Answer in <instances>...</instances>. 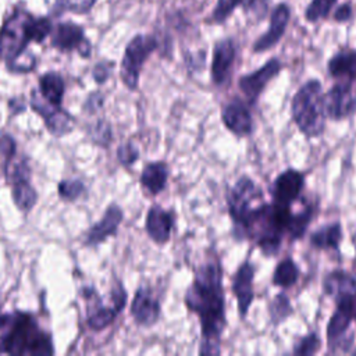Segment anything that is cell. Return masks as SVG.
<instances>
[{
	"label": "cell",
	"mask_w": 356,
	"mask_h": 356,
	"mask_svg": "<svg viewBox=\"0 0 356 356\" xmlns=\"http://www.w3.org/2000/svg\"><path fill=\"white\" fill-rule=\"evenodd\" d=\"M40 100L42 99L36 97L35 92H32L29 104L35 110V113L43 118L44 125L50 134L56 136H61V135H67L74 129V125H75L74 115H71L61 106L43 103Z\"/></svg>",
	"instance_id": "obj_10"
},
{
	"label": "cell",
	"mask_w": 356,
	"mask_h": 356,
	"mask_svg": "<svg viewBox=\"0 0 356 356\" xmlns=\"http://www.w3.org/2000/svg\"><path fill=\"white\" fill-rule=\"evenodd\" d=\"M227 199L229 216L238 228L250 211L261 203V192L250 178L242 177L231 188Z\"/></svg>",
	"instance_id": "obj_8"
},
{
	"label": "cell",
	"mask_w": 356,
	"mask_h": 356,
	"mask_svg": "<svg viewBox=\"0 0 356 356\" xmlns=\"http://www.w3.org/2000/svg\"><path fill=\"white\" fill-rule=\"evenodd\" d=\"M58 196L67 202H74L85 192V184L81 179H63L57 185Z\"/></svg>",
	"instance_id": "obj_31"
},
{
	"label": "cell",
	"mask_w": 356,
	"mask_h": 356,
	"mask_svg": "<svg viewBox=\"0 0 356 356\" xmlns=\"http://www.w3.org/2000/svg\"><path fill=\"white\" fill-rule=\"evenodd\" d=\"M54 28L51 15H35L26 7L14 4L0 24V61L13 74H28L36 67L29 43H43Z\"/></svg>",
	"instance_id": "obj_2"
},
{
	"label": "cell",
	"mask_w": 356,
	"mask_h": 356,
	"mask_svg": "<svg viewBox=\"0 0 356 356\" xmlns=\"http://www.w3.org/2000/svg\"><path fill=\"white\" fill-rule=\"evenodd\" d=\"M338 0H312L306 10H305V18L309 22H317L323 18H325Z\"/></svg>",
	"instance_id": "obj_29"
},
{
	"label": "cell",
	"mask_w": 356,
	"mask_h": 356,
	"mask_svg": "<svg viewBox=\"0 0 356 356\" xmlns=\"http://www.w3.org/2000/svg\"><path fill=\"white\" fill-rule=\"evenodd\" d=\"M289 313H291V305H289L286 296L278 295L270 306V314H271L273 320L280 321V320L285 318Z\"/></svg>",
	"instance_id": "obj_37"
},
{
	"label": "cell",
	"mask_w": 356,
	"mask_h": 356,
	"mask_svg": "<svg viewBox=\"0 0 356 356\" xmlns=\"http://www.w3.org/2000/svg\"><path fill=\"white\" fill-rule=\"evenodd\" d=\"M221 118L227 129L238 136H246L253 129L252 115L245 103L239 99H234L222 107Z\"/></svg>",
	"instance_id": "obj_19"
},
{
	"label": "cell",
	"mask_w": 356,
	"mask_h": 356,
	"mask_svg": "<svg viewBox=\"0 0 356 356\" xmlns=\"http://www.w3.org/2000/svg\"><path fill=\"white\" fill-rule=\"evenodd\" d=\"M89 135L92 142L102 147H107L113 138L111 127L106 120H97L89 129Z\"/></svg>",
	"instance_id": "obj_33"
},
{
	"label": "cell",
	"mask_w": 356,
	"mask_h": 356,
	"mask_svg": "<svg viewBox=\"0 0 356 356\" xmlns=\"http://www.w3.org/2000/svg\"><path fill=\"white\" fill-rule=\"evenodd\" d=\"M17 153V143L14 138L7 132H0V157L4 159V168L11 164Z\"/></svg>",
	"instance_id": "obj_34"
},
{
	"label": "cell",
	"mask_w": 356,
	"mask_h": 356,
	"mask_svg": "<svg viewBox=\"0 0 356 356\" xmlns=\"http://www.w3.org/2000/svg\"><path fill=\"white\" fill-rule=\"evenodd\" d=\"M289 19H291L289 6L286 3H278L270 15L268 29L253 43V51L261 53L274 47L285 33Z\"/></svg>",
	"instance_id": "obj_12"
},
{
	"label": "cell",
	"mask_w": 356,
	"mask_h": 356,
	"mask_svg": "<svg viewBox=\"0 0 356 356\" xmlns=\"http://www.w3.org/2000/svg\"><path fill=\"white\" fill-rule=\"evenodd\" d=\"M305 178L303 174L296 170H286L282 174H280L274 182L273 195L274 202L280 204L291 206L293 200H296L303 189Z\"/></svg>",
	"instance_id": "obj_20"
},
{
	"label": "cell",
	"mask_w": 356,
	"mask_h": 356,
	"mask_svg": "<svg viewBox=\"0 0 356 356\" xmlns=\"http://www.w3.org/2000/svg\"><path fill=\"white\" fill-rule=\"evenodd\" d=\"M325 114L332 120H341L356 110V83L339 79L324 96Z\"/></svg>",
	"instance_id": "obj_9"
},
{
	"label": "cell",
	"mask_w": 356,
	"mask_h": 356,
	"mask_svg": "<svg viewBox=\"0 0 356 356\" xmlns=\"http://www.w3.org/2000/svg\"><path fill=\"white\" fill-rule=\"evenodd\" d=\"M291 110L298 128L305 135L318 136L324 129L325 121L321 83L317 79H310L300 86L292 99Z\"/></svg>",
	"instance_id": "obj_4"
},
{
	"label": "cell",
	"mask_w": 356,
	"mask_h": 356,
	"mask_svg": "<svg viewBox=\"0 0 356 356\" xmlns=\"http://www.w3.org/2000/svg\"><path fill=\"white\" fill-rule=\"evenodd\" d=\"M342 238L341 225L338 222H332L330 225H325L320 229H317L312 238L310 242L314 248L320 249H337Z\"/></svg>",
	"instance_id": "obj_27"
},
{
	"label": "cell",
	"mask_w": 356,
	"mask_h": 356,
	"mask_svg": "<svg viewBox=\"0 0 356 356\" xmlns=\"http://www.w3.org/2000/svg\"><path fill=\"white\" fill-rule=\"evenodd\" d=\"M352 15H353V10L349 3H343L334 10V21L337 22H346L352 18Z\"/></svg>",
	"instance_id": "obj_40"
},
{
	"label": "cell",
	"mask_w": 356,
	"mask_h": 356,
	"mask_svg": "<svg viewBox=\"0 0 356 356\" xmlns=\"http://www.w3.org/2000/svg\"><path fill=\"white\" fill-rule=\"evenodd\" d=\"M299 271L296 264L293 263L292 259H284L275 268L274 271V277L273 281L275 285L282 286V288H288L291 285H293L298 280Z\"/></svg>",
	"instance_id": "obj_28"
},
{
	"label": "cell",
	"mask_w": 356,
	"mask_h": 356,
	"mask_svg": "<svg viewBox=\"0 0 356 356\" xmlns=\"http://www.w3.org/2000/svg\"><path fill=\"white\" fill-rule=\"evenodd\" d=\"M50 46L61 53L76 51L82 58L92 54V43L86 36L85 28L75 21H60L50 33Z\"/></svg>",
	"instance_id": "obj_6"
},
{
	"label": "cell",
	"mask_w": 356,
	"mask_h": 356,
	"mask_svg": "<svg viewBox=\"0 0 356 356\" xmlns=\"http://www.w3.org/2000/svg\"><path fill=\"white\" fill-rule=\"evenodd\" d=\"M324 291L331 296L356 292V281L345 271H334L324 280Z\"/></svg>",
	"instance_id": "obj_25"
},
{
	"label": "cell",
	"mask_w": 356,
	"mask_h": 356,
	"mask_svg": "<svg viewBox=\"0 0 356 356\" xmlns=\"http://www.w3.org/2000/svg\"><path fill=\"white\" fill-rule=\"evenodd\" d=\"M253 275L254 268L249 261L241 264L232 280V292L238 300V309L242 317L246 316L253 300Z\"/></svg>",
	"instance_id": "obj_21"
},
{
	"label": "cell",
	"mask_w": 356,
	"mask_h": 356,
	"mask_svg": "<svg viewBox=\"0 0 356 356\" xmlns=\"http://www.w3.org/2000/svg\"><path fill=\"white\" fill-rule=\"evenodd\" d=\"M328 72L337 79H348L356 83V50H342L328 61Z\"/></svg>",
	"instance_id": "obj_24"
},
{
	"label": "cell",
	"mask_w": 356,
	"mask_h": 356,
	"mask_svg": "<svg viewBox=\"0 0 356 356\" xmlns=\"http://www.w3.org/2000/svg\"><path fill=\"white\" fill-rule=\"evenodd\" d=\"M124 218V211L117 203H111L104 210L103 217L95 222L86 232L85 236V245L88 246H96L108 239L110 236H114L120 228V224Z\"/></svg>",
	"instance_id": "obj_13"
},
{
	"label": "cell",
	"mask_w": 356,
	"mask_h": 356,
	"mask_svg": "<svg viewBox=\"0 0 356 356\" xmlns=\"http://www.w3.org/2000/svg\"><path fill=\"white\" fill-rule=\"evenodd\" d=\"M11 320V313L7 314V313H0V331L6 328V325L10 323Z\"/></svg>",
	"instance_id": "obj_42"
},
{
	"label": "cell",
	"mask_w": 356,
	"mask_h": 356,
	"mask_svg": "<svg viewBox=\"0 0 356 356\" xmlns=\"http://www.w3.org/2000/svg\"><path fill=\"white\" fill-rule=\"evenodd\" d=\"M235 56H236V49L231 38H225L216 42L213 47L211 67H210L211 79L216 85H222L228 81L234 61H235Z\"/></svg>",
	"instance_id": "obj_16"
},
{
	"label": "cell",
	"mask_w": 356,
	"mask_h": 356,
	"mask_svg": "<svg viewBox=\"0 0 356 356\" xmlns=\"http://www.w3.org/2000/svg\"><path fill=\"white\" fill-rule=\"evenodd\" d=\"M104 103V97L100 92H93L89 95V97L86 99L85 104H83V108L88 111V113H93L96 111L97 108H100Z\"/></svg>",
	"instance_id": "obj_39"
},
{
	"label": "cell",
	"mask_w": 356,
	"mask_h": 356,
	"mask_svg": "<svg viewBox=\"0 0 356 356\" xmlns=\"http://www.w3.org/2000/svg\"><path fill=\"white\" fill-rule=\"evenodd\" d=\"M186 307L199 317L202 330L200 355H218L225 328L222 270L218 260H210L195 270L192 284L184 296Z\"/></svg>",
	"instance_id": "obj_1"
},
{
	"label": "cell",
	"mask_w": 356,
	"mask_h": 356,
	"mask_svg": "<svg viewBox=\"0 0 356 356\" xmlns=\"http://www.w3.org/2000/svg\"><path fill=\"white\" fill-rule=\"evenodd\" d=\"M39 92L43 100H46L50 104L61 106L64 92H65V83L64 78L57 71H47L39 76Z\"/></svg>",
	"instance_id": "obj_23"
},
{
	"label": "cell",
	"mask_w": 356,
	"mask_h": 356,
	"mask_svg": "<svg viewBox=\"0 0 356 356\" xmlns=\"http://www.w3.org/2000/svg\"><path fill=\"white\" fill-rule=\"evenodd\" d=\"M99 0H54L50 8V15L58 18L65 13H72L75 15L89 14Z\"/></svg>",
	"instance_id": "obj_26"
},
{
	"label": "cell",
	"mask_w": 356,
	"mask_h": 356,
	"mask_svg": "<svg viewBox=\"0 0 356 356\" xmlns=\"http://www.w3.org/2000/svg\"><path fill=\"white\" fill-rule=\"evenodd\" d=\"M174 227V211L164 210L161 206L154 204L147 210L145 228L149 238L156 243H165L171 236V229Z\"/></svg>",
	"instance_id": "obj_18"
},
{
	"label": "cell",
	"mask_w": 356,
	"mask_h": 356,
	"mask_svg": "<svg viewBox=\"0 0 356 356\" xmlns=\"http://www.w3.org/2000/svg\"><path fill=\"white\" fill-rule=\"evenodd\" d=\"M355 317H356V305H355Z\"/></svg>",
	"instance_id": "obj_43"
},
{
	"label": "cell",
	"mask_w": 356,
	"mask_h": 356,
	"mask_svg": "<svg viewBox=\"0 0 356 356\" xmlns=\"http://www.w3.org/2000/svg\"><path fill=\"white\" fill-rule=\"evenodd\" d=\"M318 348H320L318 337L316 334H309L298 342V345L293 349V353L302 355V356H310V355H314Z\"/></svg>",
	"instance_id": "obj_36"
},
{
	"label": "cell",
	"mask_w": 356,
	"mask_h": 356,
	"mask_svg": "<svg viewBox=\"0 0 356 356\" xmlns=\"http://www.w3.org/2000/svg\"><path fill=\"white\" fill-rule=\"evenodd\" d=\"M113 67H114V64H113L111 61H107V60L99 61V63L93 67V71H92L93 81H95L97 85L104 83V82L110 78L111 71H113Z\"/></svg>",
	"instance_id": "obj_38"
},
{
	"label": "cell",
	"mask_w": 356,
	"mask_h": 356,
	"mask_svg": "<svg viewBox=\"0 0 356 356\" xmlns=\"http://www.w3.org/2000/svg\"><path fill=\"white\" fill-rule=\"evenodd\" d=\"M168 179V165L165 161H150L146 163L140 172V186L152 196L159 195L164 191Z\"/></svg>",
	"instance_id": "obj_22"
},
{
	"label": "cell",
	"mask_w": 356,
	"mask_h": 356,
	"mask_svg": "<svg viewBox=\"0 0 356 356\" xmlns=\"http://www.w3.org/2000/svg\"><path fill=\"white\" fill-rule=\"evenodd\" d=\"M6 177L11 185V196L15 207L22 211H31L38 202V192L31 184V167L26 159H21L14 167L4 168Z\"/></svg>",
	"instance_id": "obj_7"
},
{
	"label": "cell",
	"mask_w": 356,
	"mask_h": 356,
	"mask_svg": "<svg viewBox=\"0 0 356 356\" xmlns=\"http://www.w3.org/2000/svg\"><path fill=\"white\" fill-rule=\"evenodd\" d=\"M159 49L160 40L154 33H136L125 44L120 64V78L127 89L136 90L145 63Z\"/></svg>",
	"instance_id": "obj_5"
},
{
	"label": "cell",
	"mask_w": 356,
	"mask_h": 356,
	"mask_svg": "<svg viewBox=\"0 0 356 356\" xmlns=\"http://www.w3.org/2000/svg\"><path fill=\"white\" fill-rule=\"evenodd\" d=\"M281 71V61L278 58H271L263 64L259 70L243 75L239 78V89L250 100L254 102L263 92L266 85Z\"/></svg>",
	"instance_id": "obj_14"
},
{
	"label": "cell",
	"mask_w": 356,
	"mask_h": 356,
	"mask_svg": "<svg viewBox=\"0 0 356 356\" xmlns=\"http://www.w3.org/2000/svg\"><path fill=\"white\" fill-rule=\"evenodd\" d=\"M117 159L120 164L129 167L139 159V149L132 142H125L118 146Z\"/></svg>",
	"instance_id": "obj_35"
},
{
	"label": "cell",
	"mask_w": 356,
	"mask_h": 356,
	"mask_svg": "<svg viewBox=\"0 0 356 356\" xmlns=\"http://www.w3.org/2000/svg\"><path fill=\"white\" fill-rule=\"evenodd\" d=\"M160 303L146 286H139L131 302V316L138 325L150 327L160 318Z\"/></svg>",
	"instance_id": "obj_15"
},
{
	"label": "cell",
	"mask_w": 356,
	"mask_h": 356,
	"mask_svg": "<svg viewBox=\"0 0 356 356\" xmlns=\"http://www.w3.org/2000/svg\"><path fill=\"white\" fill-rule=\"evenodd\" d=\"M337 309L328 323L327 337L330 345L335 342L343 332L348 330L352 317L355 316V305H356V292L342 293L335 298Z\"/></svg>",
	"instance_id": "obj_17"
},
{
	"label": "cell",
	"mask_w": 356,
	"mask_h": 356,
	"mask_svg": "<svg viewBox=\"0 0 356 356\" xmlns=\"http://www.w3.org/2000/svg\"><path fill=\"white\" fill-rule=\"evenodd\" d=\"M82 295L86 300V324L93 331H102L108 327L115 317L120 314V310L115 306H104L102 298L99 296L95 288L85 286L82 288Z\"/></svg>",
	"instance_id": "obj_11"
},
{
	"label": "cell",
	"mask_w": 356,
	"mask_h": 356,
	"mask_svg": "<svg viewBox=\"0 0 356 356\" xmlns=\"http://www.w3.org/2000/svg\"><path fill=\"white\" fill-rule=\"evenodd\" d=\"M261 0H241V6L242 8L249 13V11H257V8H268L266 4H260Z\"/></svg>",
	"instance_id": "obj_41"
},
{
	"label": "cell",
	"mask_w": 356,
	"mask_h": 356,
	"mask_svg": "<svg viewBox=\"0 0 356 356\" xmlns=\"http://www.w3.org/2000/svg\"><path fill=\"white\" fill-rule=\"evenodd\" d=\"M355 355H356V349H355Z\"/></svg>",
	"instance_id": "obj_44"
},
{
	"label": "cell",
	"mask_w": 356,
	"mask_h": 356,
	"mask_svg": "<svg viewBox=\"0 0 356 356\" xmlns=\"http://www.w3.org/2000/svg\"><path fill=\"white\" fill-rule=\"evenodd\" d=\"M6 332L0 337V355H53L54 346L51 335L40 328L39 323L29 313L15 310L6 325Z\"/></svg>",
	"instance_id": "obj_3"
},
{
	"label": "cell",
	"mask_w": 356,
	"mask_h": 356,
	"mask_svg": "<svg viewBox=\"0 0 356 356\" xmlns=\"http://www.w3.org/2000/svg\"><path fill=\"white\" fill-rule=\"evenodd\" d=\"M238 6H241V0H217L216 6L210 14L209 21L211 24L225 22Z\"/></svg>",
	"instance_id": "obj_32"
},
{
	"label": "cell",
	"mask_w": 356,
	"mask_h": 356,
	"mask_svg": "<svg viewBox=\"0 0 356 356\" xmlns=\"http://www.w3.org/2000/svg\"><path fill=\"white\" fill-rule=\"evenodd\" d=\"M312 214H313V211H312V207H309V206H306L305 210H302L300 213L292 214L289 227H288V234H289L291 239H298V238L303 236V234L309 225Z\"/></svg>",
	"instance_id": "obj_30"
}]
</instances>
